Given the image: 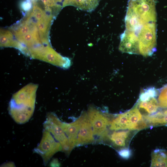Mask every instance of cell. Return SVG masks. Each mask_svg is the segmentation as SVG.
Segmentation results:
<instances>
[{
    "label": "cell",
    "mask_w": 167,
    "mask_h": 167,
    "mask_svg": "<svg viewBox=\"0 0 167 167\" xmlns=\"http://www.w3.org/2000/svg\"><path fill=\"white\" fill-rule=\"evenodd\" d=\"M82 119L81 115L75 121L70 123L63 122L64 130L71 145L76 146L77 139Z\"/></svg>",
    "instance_id": "8fae6325"
},
{
    "label": "cell",
    "mask_w": 167,
    "mask_h": 167,
    "mask_svg": "<svg viewBox=\"0 0 167 167\" xmlns=\"http://www.w3.org/2000/svg\"><path fill=\"white\" fill-rule=\"evenodd\" d=\"M50 165L51 166L58 167L59 166L60 164L59 163L57 159H54L51 162Z\"/></svg>",
    "instance_id": "7402d4cb"
},
{
    "label": "cell",
    "mask_w": 167,
    "mask_h": 167,
    "mask_svg": "<svg viewBox=\"0 0 167 167\" xmlns=\"http://www.w3.org/2000/svg\"><path fill=\"white\" fill-rule=\"evenodd\" d=\"M33 3L36 2L37 0H29Z\"/></svg>",
    "instance_id": "cb8c5ba5"
},
{
    "label": "cell",
    "mask_w": 167,
    "mask_h": 167,
    "mask_svg": "<svg viewBox=\"0 0 167 167\" xmlns=\"http://www.w3.org/2000/svg\"><path fill=\"white\" fill-rule=\"evenodd\" d=\"M157 95L156 91L153 88L146 89L142 92L140 96L141 101H145L150 98L155 97Z\"/></svg>",
    "instance_id": "ac0fdd59"
},
{
    "label": "cell",
    "mask_w": 167,
    "mask_h": 167,
    "mask_svg": "<svg viewBox=\"0 0 167 167\" xmlns=\"http://www.w3.org/2000/svg\"><path fill=\"white\" fill-rule=\"evenodd\" d=\"M81 115L82 119L76 146L91 143L94 140L92 127L87 113L83 112Z\"/></svg>",
    "instance_id": "52a82bcc"
},
{
    "label": "cell",
    "mask_w": 167,
    "mask_h": 167,
    "mask_svg": "<svg viewBox=\"0 0 167 167\" xmlns=\"http://www.w3.org/2000/svg\"><path fill=\"white\" fill-rule=\"evenodd\" d=\"M63 122L56 115L52 113H48L43 124L44 129L49 131L61 144L62 151L67 155L73 148L71 145L64 130Z\"/></svg>",
    "instance_id": "277c9868"
},
{
    "label": "cell",
    "mask_w": 167,
    "mask_h": 167,
    "mask_svg": "<svg viewBox=\"0 0 167 167\" xmlns=\"http://www.w3.org/2000/svg\"><path fill=\"white\" fill-rule=\"evenodd\" d=\"M28 55L55 66L67 69L70 66L71 60L55 51L50 45H41L28 50Z\"/></svg>",
    "instance_id": "7a4b0ae2"
},
{
    "label": "cell",
    "mask_w": 167,
    "mask_h": 167,
    "mask_svg": "<svg viewBox=\"0 0 167 167\" xmlns=\"http://www.w3.org/2000/svg\"><path fill=\"white\" fill-rule=\"evenodd\" d=\"M159 106L158 101L155 97H152L145 101H141L139 105V108L143 109L150 114L155 113Z\"/></svg>",
    "instance_id": "2e32d148"
},
{
    "label": "cell",
    "mask_w": 167,
    "mask_h": 167,
    "mask_svg": "<svg viewBox=\"0 0 167 167\" xmlns=\"http://www.w3.org/2000/svg\"><path fill=\"white\" fill-rule=\"evenodd\" d=\"M45 5V7L51 8H60L61 6L58 5L55 0H39Z\"/></svg>",
    "instance_id": "ffe728a7"
},
{
    "label": "cell",
    "mask_w": 167,
    "mask_h": 167,
    "mask_svg": "<svg viewBox=\"0 0 167 167\" xmlns=\"http://www.w3.org/2000/svg\"><path fill=\"white\" fill-rule=\"evenodd\" d=\"M144 117L148 125L152 126H167V109L145 116Z\"/></svg>",
    "instance_id": "5bb4252c"
},
{
    "label": "cell",
    "mask_w": 167,
    "mask_h": 167,
    "mask_svg": "<svg viewBox=\"0 0 167 167\" xmlns=\"http://www.w3.org/2000/svg\"><path fill=\"white\" fill-rule=\"evenodd\" d=\"M118 155L122 158L127 159L131 156V152L128 147H126L120 149L118 151Z\"/></svg>",
    "instance_id": "d6986e66"
},
{
    "label": "cell",
    "mask_w": 167,
    "mask_h": 167,
    "mask_svg": "<svg viewBox=\"0 0 167 167\" xmlns=\"http://www.w3.org/2000/svg\"><path fill=\"white\" fill-rule=\"evenodd\" d=\"M33 151L41 156L44 164L46 165L55 153L62 151V148L52 135L48 131L44 129L41 141Z\"/></svg>",
    "instance_id": "5b68a950"
},
{
    "label": "cell",
    "mask_w": 167,
    "mask_h": 167,
    "mask_svg": "<svg viewBox=\"0 0 167 167\" xmlns=\"http://www.w3.org/2000/svg\"><path fill=\"white\" fill-rule=\"evenodd\" d=\"M100 0H64L62 7L71 6L82 10L91 12L98 6Z\"/></svg>",
    "instance_id": "7c38bea8"
},
{
    "label": "cell",
    "mask_w": 167,
    "mask_h": 167,
    "mask_svg": "<svg viewBox=\"0 0 167 167\" xmlns=\"http://www.w3.org/2000/svg\"><path fill=\"white\" fill-rule=\"evenodd\" d=\"M119 50L123 53L139 54V42L133 33L126 30L121 35Z\"/></svg>",
    "instance_id": "ba28073f"
},
{
    "label": "cell",
    "mask_w": 167,
    "mask_h": 167,
    "mask_svg": "<svg viewBox=\"0 0 167 167\" xmlns=\"http://www.w3.org/2000/svg\"><path fill=\"white\" fill-rule=\"evenodd\" d=\"M131 125V118L129 110L118 114L110 122L109 129L113 131L130 130Z\"/></svg>",
    "instance_id": "30bf717a"
},
{
    "label": "cell",
    "mask_w": 167,
    "mask_h": 167,
    "mask_svg": "<svg viewBox=\"0 0 167 167\" xmlns=\"http://www.w3.org/2000/svg\"><path fill=\"white\" fill-rule=\"evenodd\" d=\"M55 2H56L58 4V5H60L59 4H60V3L62 2H63L64 0H55Z\"/></svg>",
    "instance_id": "603a6c76"
},
{
    "label": "cell",
    "mask_w": 167,
    "mask_h": 167,
    "mask_svg": "<svg viewBox=\"0 0 167 167\" xmlns=\"http://www.w3.org/2000/svg\"><path fill=\"white\" fill-rule=\"evenodd\" d=\"M38 85L29 84L13 94L10 102L9 113L17 123L28 122L34 113Z\"/></svg>",
    "instance_id": "6da1fadb"
},
{
    "label": "cell",
    "mask_w": 167,
    "mask_h": 167,
    "mask_svg": "<svg viewBox=\"0 0 167 167\" xmlns=\"http://www.w3.org/2000/svg\"><path fill=\"white\" fill-rule=\"evenodd\" d=\"M21 8L24 11H28L32 8V3L29 0L23 2L21 4Z\"/></svg>",
    "instance_id": "44dd1931"
},
{
    "label": "cell",
    "mask_w": 167,
    "mask_h": 167,
    "mask_svg": "<svg viewBox=\"0 0 167 167\" xmlns=\"http://www.w3.org/2000/svg\"><path fill=\"white\" fill-rule=\"evenodd\" d=\"M151 167H167V151L157 148L151 154Z\"/></svg>",
    "instance_id": "9a60e30c"
},
{
    "label": "cell",
    "mask_w": 167,
    "mask_h": 167,
    "mask_svg": "<svg viewBox=\"0 0 167 167\" xmlns=\"http://www.w3.org/2000/svg\"><path fill=\"white\" fill-rule=\"evenodd\" d=\"M0 46L1 47H13L22 51L23 46L14 38V35L8 30L1 29Z\"/></svg>",
    "instance_id": "4fadbf2b"
},
{
    "label": "cell",
    "mask_w": 167,
    "mask_h": 167,
    "mask_svg": "<svg viewBox=\"0 0 167 167\" xmlns=\"http://www.w3.org/2000/svg\"><path fill=\"white\" fill-rule=\"evenodd\" d=\"M91 123L94 135L101 136L106 131L107 126L110 121L106 116L94 108L90 107L87 113Z\"/></svg>",
    "instance_id": "8992f818"
},
{
    "label": "cell",
    "mask_w": 167,
    "mask_h": 167,
    "mask_svg": "<svg viewBox=\"0 0 167 167\" xmlns=\"http://www.w3.org/2000/svg\"><path fill=\"white\" fill-rule=\"evenodd\" d=\"M158 102L159 106L162 108H167V85L161 91Z\"/></svg>",
    "instance_id": "e0dca14e"
},
{
    "label": "cell",
    "mask_w": 167,
    "mask_h": 167,
    "mask_svg": "<svg viewBox=\"0 0 167 167\" xmlns=\"http://www.w3.org/2000/svg\"><path fill=\"white\" fill-rule=\"evenodd\" d=\"M137 37L139 41V54L145 57L152 55L156 50V22L145 24L141 28Z\"/></svg>",
    "instance_id": "3957f363"
},
{
    "label": "cell",
    "mask_w": 167,
    "mask_h": 167,
    "mask_svg": "<svg viewBox=\"0 0 167 167\" xmlns=\"http://www.w3.org/2000/svg\"><path fill=\"white\" fill-rule=\"evenodd\" d=\"M130 131L124 130L114 131L108 136V137L106 136L104 139H105L106 138L108 137L113 146L119 148V149L128 147L127 146L131 139L132 134Z\"/></svg>",
    "instance_id": "9c48e42d"
}]
</instances>
